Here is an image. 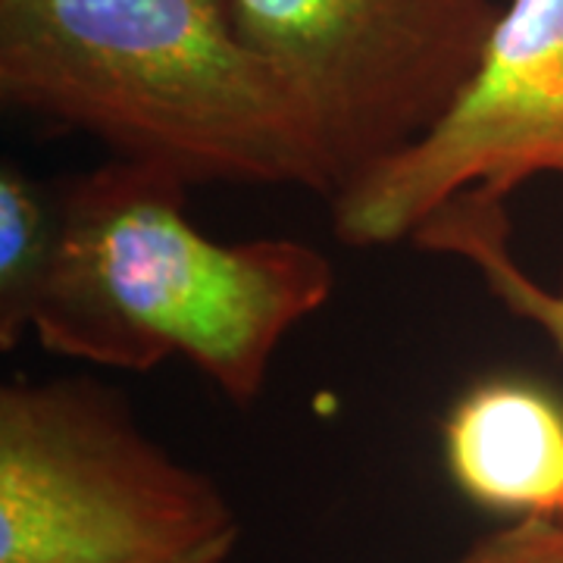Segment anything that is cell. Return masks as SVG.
<instances>
[{
  "instance_id": "6da1fadb",
  "label": "cell",
  "mask_w": 563,
  "mask_h": 563,
  "mask_svg": "<svg viewBox=\"0 0 563 563\" xmlns=\"http://www.w3.org/2000/svg\"><path fill=\"white\" fill-rule=\"evenodd\" d=\"M0 98L191 188H335L229 0H0Z\"/></svg>"
},
{
  "instance_id": "7a4b0ae2",
  "label": "cell",
  "mask_w": 563,
  "mask_h": 563,
  "mask_svg": "<svg viewBox=\"0 0 563 563\" xmlns=\"http://www.w3.org/2000/svg\"><path fill=\"white\" fill-rule=\"evenodd\" d=\"M188 188L117 157L60 181L32 332L57 357L125 373L185 357L244 407L263 395L288 332L332 298L335 266L298 239L203 235L185 210Z\"/></svg>"
},
{
  "instance_id": "3957f363",
  "label": "cell",
  "mask_w": 563,
  "mask_h": 563,
  "mask_svg": "<svg viewBox=\"0 0 563 563\" xmlns=\"http://www.w3.org/2000/svg\"><path fill=\"white\" fill-rule=\"evenodd\" d=\"M239 536L220 485L101 379L0 388V563H225Z\"/></svg>"
},
{
  "instance_id": "277c9868",
  "label": "cell",
  "mask_w": 563,
  "mask_h": 563,
  "mask_svg": "<svg viewBox=\"0 0 563 563\" xmlns=\"http://www.w3.org/2000/svg\"><path fill=\"white\" fill-rule=\"evenodd\" d=\"M229 3L310 122L332 195L442 120L501 16L498 0Z\"/></svg>"
},
{
  "instance_id": "5b68a950",
  "label": "cell",
  "mask_w": 563,
  "mask_h": 563,
  "mask_svg": "<svg viewBox=\"0 0 563 563\" xmlns=\"http://www.w3.org/2000/svg\"><path fill=\"white\" fill-rule=\"evenodd\" d=\"M539 176L563 179V0H510L442 120L329 198L332 232L347 247L410 242L466 191L507 203Z\"/></svg>"
},
{
  "instance_id": "8992f818",
  "label": "cell",
  "mask_w": 563,
  "mask_h": 563,
  "mask_svg": "<svg viewBox=\"0 0 563 563\" xmlns=\"http://www.w3.org/2000/svg\"><path fill=\"white\" fill-rule=\"evenodd\" d=\"M442 457L463 498L495 517L563 520V398L526 376H485L442 420Z\"/></svg>"
},
{
  "instance_id": "52a82bcc",
  "label": "cell",
  "mask_w": 563,
  "mask_h": 563,
  "mask_svg": "<svg viewBox=\"0 0 563 563\" xmlns=\"http://www.w3.org/2000/svg\"><path fill=\"white\" fill-rule=\"evenodd\" d=\"M410 244L470 263L485 291L510 317L542 329L563 354V273L558 285H542L526 273L510 247V217L504 201L466 191L422 222Z\"/></svg>"
},
{
  "instance_id": "ba28073f",
  "label": "cell",
  "mask_w": 563,
  "mask_h": 563,
  "mask_svg": "<svg viewBox=\"0 0 563 563\" xmlns=\"http://www.w3.org/2000/svg\"><path fill=\"white\" fill-rule=\"evenodd\" d=\"M60 232L57 188L32 179L16 161L0 166V347L32 332Z\"/></svg>"
},
{
  "instance_id": "9c48e42d",
  "label": "cell",
  "mask_w": 563,
  "mask_h": 563,
  "mask_svg": "<svg viewBox=\"0 0 563 563\" xmlns=\"http://www.w3.org/2000/svg\"><path fill=\"white\" fill-rule=\"evenodd\" d=\"M454 563H563V520L507 523Z\"/></svg>"
}]
</instances>
